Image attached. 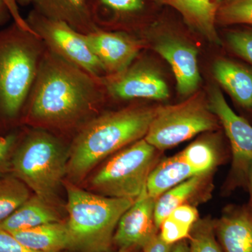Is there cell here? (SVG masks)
Returning a JSON list of instances; mask_svg holds the SVG:
<instances>
[{"instance_id": "cell-14", "label": "cell", "mask_w": 252, "mask_h": 252, "mask_svg": "<svg viewBox=\"0 0 252 252\" xmlns=\"http://www.w3.org/2000/svg\"><path fill=\"white\" fill-rule=\"evenodd\" d=\"M162 37L154 44V50L171 66L179 93L182 95L193 94L201 80L197 49L175 36Z\"/></svg>"}, {"instance_id": "cell-21", "label": "cell", "mask_w": 252, "mask_h": 252, "mask_svg": "<svg viewBox=\"0 0 252 252\" xmlns=\"http://www.w3.org/2000/svg\"><path fill=\"white\" fill-rule=\"evenodd\" d=\"M195 175L179 153L156 165L149 174L146 190L151 197L157 199L175 186Z\"/></svg>"}, {"instance_id": "cell-2", "label": "cell", "mask_w": 252, "mask_h": 252, "mask_svg": "<svg viewBox=\"0 0 252 252\" xmlns=\"http://www.w3.org/2000/svg\"><path fill=\"white\" fill-rule=\"evenodd\" d=\"M157 110L135 102L93 118L71 140L66 175L81 182L106 158L144 138Z\"/></svg>"}, {"instance_id": "cell-7", "label": "cell", "mask_w": 252, "mask_h": 252, "mask_svg": "<svg viewBox=\"0 0 252 252\" xmlns=\"http://www.w3.org/2000/svg\"><path fill=\"white\" fill-rule=\"evenodd\" d=\"M218 119L201 94L175 105L158 107L144 139L158 151L165 150L218 127Z\"/></svg>"}, {"instance_id": "cell-28", "label": "cell", "mask_w": 252, "mask_h": 252, "mask_svg": "<svg viewBox=\"0 0 252 252\" xmlns=\"http://www.w3.org/2000/svg\"><path fill=\"white\" fill-rule=\"evenodd\" d=\"M227 40L235 54L252 64V31L230 32L227 35Z\"/></svg>"}, {"instance_id": "cell-13", "label": "cell", "mask_w": 252, "mask_h": 252, "mask_svg": "<svg viewBox=\"0 0 252 252\" xmlns=\"http://www.w3.org/2000/svg\"><path fill=\"white\" fill-rule=\"evenodd\" d=\"M97 27L107 31L132 33L143 24L151 9L162 6L157 0H88Z\"/></svg>"}, {"instance_id": "cell-34", "label": "cell", "mask_w": 252, "mask_h": 252, "mask_svg": "<svg viewBox=\"0 0 252 252\" xmlns=\"http://www.w3.org/2000/svg\"><path fill=\"white\" fill-rule=\"evenodd\" d=\"M10 18H12L7 4L4 0H0V26L6 24Z\"/></svg>"}, {"instance_id": "cell-36", "label": "cell", "mask_w": 252, "mask_h": 252, "mask_svg": "<svg viewBox=\"0 0 252 252\" xmlns=\"http://www.w3.org/2000/svg\"><path fill=\"white\" fill-rule=\"evenodd\" d=\"M170 252H189V243L186 240L178 242L173 245Z\"/></svg>"}, {"instance_id": "cell-9", "label": "cell", "mask_w": 252, "mask_h": 252, "mask_svg": "<svg viewBox=\"0 0 252 252\" xmlns=\"http://www.w3.org/2000/svg\"><path fill=\"white\" fill-rule=\"evenodd\" d=\"M208 107L223 126L229 140L233 156L232 186L245 185L252 162V126L230 108L218 88L211 89Z\"/></svg>"}, {"instance_id": "cell-27", "label": "cell", "mask_w": 252, "mask_h": 252, "mask_svg": "<svg viewBox=\"0 0 252 252\" xmlns=\"http://www.w3.org/2000/svg\"><path fill=\"white\" fill-rule=\"evenodd\" d=\"M192 228L167 217L159 228V236L164 243L174 245L189 238Z\"/></svg>"}, {"instance_id": "cell-15", "label": "cell", "mask_w": 252, "mask_h": 252, "mask_svg": "<svg viewBox=\"0 0 252 252\" xmlns=\"http://www.w3.org/2000/svg\"><path fill=\"white\" fill-rule=\"evenodd\" d=\"M214 225L223 252H252V210L248 205L227 207Z\"/></svg>"}, {"instance_id": "cell-5", "label": "cell", "mask_w": 252, "mask_h": 252, "mask_svg": "<svg viewBox=\"0 0 252 252\" xmlns=\"http://www.w3.org/2000/svg\"><path fill=\"white\" fill-rule=\"evenodd\" d=\"M67 191V223L72 250L108 252L118 223L135 200L112 198L86 191L64 181Z\"/></svg>"}, {"instance_id": "cell-25", "label": "cell", "mask_w": 252, "mask_h": 252, "mask_svg": "<svg viewBox=\"0 0 252 252\" xmlns=\"http://www.w3.org/2000/svg\"><path fill=\"white\" fill-rule=\"evenodd\" d=\"M188 239L189 252H224L217 240L214 220L210 219L197 220Z\"/></svg>"}, {"instance_id": "cell-32", "label": "cell", "mask_w": 252, "mask_h": 252, "mask_svg": "<svg viewBox=\"0 0 252 252\" xmlns=\"http://www.w3.org/2000/svg\"><path fill=\"white\" fill-rule=\"evenodd\" d=\"M172 247L173 245L164 243L158 234L140 250L141 252H170Z\"/></svg>"}, {"instance_id": "cell-30", "label": "cell", "mask_w": 252, "mask_h": 252, "mask_svg": "<svg viewBox=\"0 0 252 252\" xmlns=\"http://www.w3.org/2000/svg\"><path fill=\"white\" fill-rule=\"evenodd\" d=\"M168 217L190 228L199 220L197 209L187 203L177 207Z\"/></svg>"}, {"instance_id": "cell-3", "label": "cell", "mask_w": 252, "mask_h": 252, "mask_svg": "<svg viewBox=\"0 0 252 252\" xmlns=\"http://www.w3.org/2000/svg\"><path fill=\"white\" fill-rule=\"evenodd\" d=\"M46 46L35 33L14 22L0 30V134L21 124Z\"/></svg>"}, {"instance_id": "cell-24", "label": "cell", "mask_w": 252, "mask_h": 252, "mask_svg": "<svg viewBox=\"0 0 252 252\" xmlns=\"http://www.w3.org/2000/svg\"><path fill=\"white\" fill-rule=\"evenodd\" d=\"M31 197L30 189L16 176L0 178V223Z\"/></svg>"}, {"instance_id": "cell-12", "label": "cell", "mask_w": 252, "mask_h": 252, "mask_svg": "<svg viewBox=\"0 0 252 252\" xmlns=\"http://www.w3.org/2000/svg\"><path fill=\"white\" fill-rule=\"evenodd\" d=\"M157 198L144 189L121 217L113 238L119 250L142 249L159 233L154 220Z\"/></svg>"}, {"instance_id": "cell-26", "label": "cell", "mask_w": 252, "mask_h": 252, "mask_svg": "<svg viewBox=\"0 0 252 252\" xmlns=\"http://www.w3.org/2000/svg\"><path fill=\"white\" fill-rule=\"evenodd\" d=\"M217 23L252 26V0H223L217 10Z\"/></svg>"}, {"instance_id": "cell-1", "label": "cell", "mask_w": 252, "mask_h": 252, "mask_svg": "<svg viewBox=\"0 0 252 252\" xmlns=\"http://www.w3.org/2000/svg\"><path fill=\"white\" fill-rule=\"evenodd\" d=\"M102 78L94 77L46 48L23 110L21 124L71 140L104 110L108 101Z\"/></svg>"}, {"instance_id": "cell-20", "label": "cell", "mask_w": 252, "mask_h": 252, "mask_svg": "<svg viewBox=\"0 0 252 252\" xmlns=\"http://www.w3.org/2000/svg\"><path fill=\"white\" fill-rule=\"evenodd\" d=\"M214 75L220 85L244 108L252 109V72L238 63L220 59L214 64Z\"/></svg>"}, {"instance_id": "cell-35", "label": "cell", "mask_w": 252, "mask_h": 252, "mask_svg": "<svg viewBox=\"0 0 252 252\" xmlns=\"http://www.w3.org/2000/svg\"><path fill=\"white\" fill-rule=\"evenodd\" d=\"M250 193V201L248 206L252 210V162L249 167L248 175H247L246 185Z\"/></svg>"}, {"instance_id": "cell-37", "label": "cell", "mask_w": 252, "mask_h": 252, "mask_svg": "<svg viewBox=\"0 0 252 252\" xmlns=\"http://www.w3.org/2000/svg\"><path fill=\"white\" fill-rule=\"evenodd\" d=\"M16 4L21 5L22 6H27L28 5L32 4L33 0H14Z\"/></svg>"}, {"instance_id": "cell-31", "label": "cell", "mask_w": 252, "mask_h": 252, "mask_svg": "<svg viewBox=\"0 0 252 252\" xmlns=\"http://www.w3.org/2000/svg\"><path fill=\"white\" fill-rule=\"evenodd\" d=\"M0 252H37L18 241L14 235L0 228Z\"/></svg>"}, {"instance_id": "cell-17", "label": "cell", "mask_w": 252, "mask_h": 252, "mask_svg": "<svg viewBox=\"0 0 252 252\" xmlns=\"http://www.w3.org/2000/svg\"><path fill=\"white\" fill-rule=\"evenodd\" d=\"M32 4L38 14L66 23L81 34L99 29L91 16L88 0H33Z\"/></svg>"}, {"instance_id": "cell-19", "label": "cell", "mask_w": 252, "mask_h": 252, "mask_svg": "<svg viewBox=\"0 0 252 252\" xmlns=\"http://www.w3.org/2000/svg\"><path fill=\"white\" fill-rule=\"evenodd\" d=\"M10 233L28 248L37 252H61L72 249L67 223L62 220Z\"/></svg>"}, {"instance_id": "cell-22", "label": "cell", "mask_w": 252, "mask_h": 252, "mask_svg": "<svg viewBox=\"0 0 252 252\" xmlns=\"http://www.w3.org/2000/svg\"><path fill=\"white\" fill-rule=\"evenodd\" d=\"M207 175H195L162 194L156 201L154 220L157 228L177 207L187 203L205 185Z\"/></svg>"}, {"instance_id": "cell-4", "label": "cell", "mask_w": 252, "mask_h": 252, "mask_svg": "<svg viewBox=\"0 0 252 252\" xmlns=\"http://www.w3.org/2000/svg\"><path fill=\"white\" fill-rule=\"evenodd\" d=\"M19 132L13 154L14 175L34 194L56 205L57 194L67 175L69 146L64 138L39 127L27 126Z\"/></svg>"}, {"instance_id": "cell-39", "label": "cell", "mask_w": 252, "mask_h": 252, "mask_svg": "<svg viewBox=\"0 0 252 252\" xmlns=\"http://www.w3.org/2000/svg\"><path fill=\"white\" fill-rule=\"evenodd\" d=\"M223 1V0H212V1H213V2L216 3V4L219 5H220V3Z\"/></svg>"}, {"instance_id": "cell-11", "label": "cell", "mask_w": 252, "mask_h": 252, "mask_svg": "<svg viewBox=\"0 0 252 252\" xmlns=\"http://www.w3.org/2000/svg\"><path fill=\"white\" fill-rule=\"evenodd\" d=\"M88 45L102 64L106 76L124 72L143 49L142 39L132 33L99 29L84 34ZM105 76V77H106Z\"/></svg>"}, {"instance_id": "cell-6", "label": "cell", "mask_w": 252, "mask_h": 252, "mask_svg": "<svg viewBox=\"0 0 252 252\" xmlns=\"http://www.w3.org/2000/svg\"><path fill=\"white\" fill-rule=\"evenodd\" d=\"M158 152L144 138L134 142L113 154L91 177L89 187L104 196L135 200L157 164Z\"/></svg>"}, {"instance_id": "cell-10", "label": "cell", "mask_w": 252, "mask_h": 252, "mask_svg": "<svg viewBox=\"0 0 252 252\" xmlns=\"http://www.w3.org/2000/svg\"><path fill=\"white\" fill-rule=\"evenodd\" d=\"M108 99H165L169 89L161 76L145 59H137L124 72L102 78Z\"/></svg>"}, {"instance_id": "cell-8", "label": "cell", "mask_w": 252, "mask_h": 252, "mask_svg": "<svg viewBox=\"0 0 252 252\" xmlns=\"http://www.w3.org/2000/svg\"><path fill=\"white\" fill-rule=\"evenodd\" d=\"M26 21L50 51L94 77H105L102 64L88 45L84 34L66 23L41 16L34 9L30 11Z\"/></svg>"}, {"instance_id": "cell-16", "label": "cell", "mask_w": 252, "mask_h": 252, "mask_svg": "<svg viewBox=\"0 0 252 252\" xmlns=\"http://www.w3.org/2000/svg\"><path fill=\"white\" fill-rule=\"evenodd\" d=\"M162 6L177 13L190 29L201 34L207 40L220 44L216 29L219 4L212 0H157Z\"/></svg>"}, {"instance_id": "cell-33", "label": "cell", "mask_w": 252, "mask_h": 252, "mask_svg": "<svg viewBox=\"0 0 252 252\" xmlns=\"http://www.w3.org/2000/svg\"><path fill=\"white\" fill-rule=\"evenodd\" d=\"M4 1L9 7L14 22L20 27L22 28L23 29L33 32L32 31L31 28L29 27L28 23L26 22V18H23L22 15L20 13L18 5L16 4V1L14 0H4Z\"/></svg>"}, {"instance_id": "cell-23", "label": "cell", "mask_w": 252, "mask_h": 252, "mask_svg": "<svg viewBox=\"0 0 252 252\" xmlns=\"http://www.w3.org/2000/svg\"><path fill=\"white\" fill-rule=\"evenodd\" d=\"M180 154L195 175H209L220 159L216 144L208 139L192 142Z\"/></svg>"}, {"instance_id": "cell-29", "label": "cell", "mask_w": 252, "mask_h": 252, "mask_svg": "<svg viewBox=\"0 0 252 252\" xmlns=\"http://www.w3.org/2000/svg\"><path fill=\"white\" fill-rule=\"evenodd\" d=\"M18 137L19 132L16 131L0 136V172L4 171L9 165L10 157H13Z\"/></svg>"}, {"instance_id": "cell-38", "label": "cell", "mask_w": 252, "mask_h": 252, "mask_svg": "<svg viewBox=\"0 0 252 252\" xmlns=\"http://www.w3.org/2000/svg\"><path fill=\"white\" fill-rule=\"evenodd\" d=\"M137 250H119L118 252H136Z\"/></svg>"}, {"instance_id": "cell-18", "label": "cell", "mask_w": 252, "mask_h": 252, "mask_svg": "<svg viewBox=\"0 0 252 252\" xmlns=\"http://www.w3.org/2000/svg\"><path fill=\"white\" fill-rule=\"evenodd\" d=\"M61 220L56 205L34 194L0 223V228L13 233Z\"/></svg>"}]
</instances>
